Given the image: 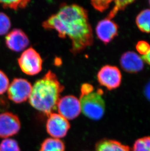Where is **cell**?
<instances>
[{"label": "cell", "mask_w": 150, "mask_h": 151, "mask_svg": "<svg viewBox=\"0 0 150 151\" xmlns=\"http://www.w3.org/2000/svg\"><path fill=\"white\" fill-rule=\"evenodd\" d=\"M40 151H65V145L60 139L47 138L42 143Z\"/></svg>", "instance_id": "14"}, {"label": "cell", "mask_w": 150, "mask_h": 151, "mask_svg": "<svg viewBox=\"0 0 150 151\" xmlns=\"http://www.w3.org/2000/svg\"><path fill=\"white\" fill-rule=\"evenodd\" d=\"M48 116L46 128L48 134L57 139L65 137L70 128L68 120L56 113H51Z\"/></svg>", "instance_id": "6"}, {"label": "cell", "mask_w": 150, "mask_h": 151, "mask_svg": "<svg viewBox=\"0 0 150 151\" xmlns=\"http://www.w3.org/2000/svg\"><path fill=\"white\" fill-rule=\"evenodd\" d=\"M21 126L20 119L16 114L10 112L0 114V138H9L17 134Z\"/></svg>", "instance_id": "9"}, {"label": "cell", "mask_w": 150, "mask_h": 151, "mask_svg": "<svg viewBox=\"0 0 150 151\" xmlns=\"http://www.w3.org/2000/svg\"><path fill=\"white\" fill-rule=\"evenodd\" d=\"M30 1H0V4H1L4 9H12L17 10L19 8L24 9L28 5Z\"/></svg>", "instance_id": "16"}, {"label": "cell", "mask_w": 150, "mask_h": 151, "mask_svg": "<svg viewBox=\"0 0 150 151\" xmlns=\"http://www.w3.org/2000/svg\"><path fill=\"white\" fill-rule=\"evenodd\" d=\"M144 93L146 98L150 101V81L146 85L145 88Z\"/></svg>", "instance_id": "24"}, {"label": "cell", "mask_w": 150, "mask_h": 151, "mask_svg": "<svg viewBox=\"0 0 150 151\" xmlns=\"http://www.w3.org/2000/svg\"><path fill=\"white\" fill-rule=\"evenodd\" d=\"M134 2V1H116L115 6L109 13L107 18L110 19L113 18L116 15L119 11L124 9L129 4Z\"/></svg>", "instance_id": "19"}, {"label": "cell", "mask_w": 150, "mask_h": 151, "mask_svg": "<svg viewBox=\"0 0 150 151\" xmlns=\"http://www.w3.org/2000/svg\"><path fill=\"white\" fill-rule=\"evenodd\" d=\"M0 151H21L17 141L11 138H6L0 143Z\"/></svg>", "instance_id": "17"}, {"label": "cell", "mask_w": 150, "mask_h": 151, "mask_svg": "<svg viewBox=\"0 0 150 151\" xmlns=\"http://www.w3.org/2000/svg\"><path fill=\"white\" fill-rule=\"evenodd\" d=\"M6 44L10 50L20 52L29 46V40L27 35L23 30L20 29H14L6 36Z\"/></svg>", "instance_id": "11"}, {"label": "cell", "mask_w": 150, "mask_h": 151, "mask_svg": "<svg viewBox=\"0 0 150 151\" xmlns=\"http://www.w3.org/2000/svg\"><path fill=\"white\" fill-rule=\"evenodd\" d=\"M120 65L125 71L129 73H136L144 67V63L141 57L132 51H127L121 56Z\"/></svg>", "instance_id": "12"}, {"label": "cell", "mask_w": 150, "mask_h": 151, "mask_svg": "<svg viewBox=\"0 0 150 151\" xmlns=\"http://www.w3.org/2000/svg\"><path fill=\"white\" fill-rule=\"evenodd\" d=\"M133 151H150V137L139 138L134 144Z\"/></svg>", "instance_id": "18"}, {"label": "cell", "mask_w": 150, "mask_h": 151, "mask_svg": "<svg viewBox=\"0 0 150 151\" xmlns=\"http://www.w3.org/2000/svg\"><path fill=\"white\" fill-rule=\"evenodd\" d=\"M79 102L81 111L93 120L101 119L105 113V105L101 90L94 91L93 86L85 83L81 86Z\"/></svg>", "instance_id": "3"}, {"label": "cell", "mask_w": 150, "mask_h": 151, "mask_svg": "<svg viewBox=\"0 0 150 151\" xmlns=\"http://www.w3.org/2000/svg\"><path fill=\"white\" fill-rule=\"evenodd\" d=\"M9 86V78L3 71L0 70V95L7 91Z\"/></svg>", "instance_id": "22"}, {"label": "cell", "mask_w": 150, "mask_h": 151, "mask_svg": "<svg viewBox=\"0 0 150 151\" xmlns=\"http://www.w3.org/2000/svg\"><path fill=\"white\" fill-rule=\"evenodd\" d=\"M96 151H131L128 146L114 140L105 139L99 141L96 147Z\"/></svg>", "instance_id": "13"}, {"label": "cell", "mask_w": 150, "mask_h": 151, "mask_svg": "<svg viewBox=\"0 0 150 151\" xmlns=\"http://www.w3.org/2000/svg\"><path fill=\"white\" fill-rule=\"evenodd\" d=\"M136 49L140 54L145 55L150 51V45L145 41H139L136 44Z\"/></svg>", "instance_id": "23"}, {"label": "cell", "mask_w": 150, "mask_h": 151, "mask_svg": "<svg viewBox=\"0 0 150 151\" xmlns=\"http://www.w3.org/2000/svg\"><path fill=\"white\" fill-rule=\"evenodd\" d=\"M32 86L27 80L23 78H15L7 89L9 99L13 102L20 104L29 99Z\"/></svg>", "instance_id": "5"}, {"label": "cell", "mask_w": 150, "mask_h": 151, "mask_svg": "<svg viewBox=\"0 0 150 151\" xmlns=\"http://www.w3.org/2000/svg\"><path fill=\"white\" fill-rule=\"evenodd\" d=\"M57 109L59 114L67 120L76 118L81 111L79 99L73 96H66L60 98L57 104Z\"/></svg>", "instance_id": "8"}, {"label": "cell", "mask_w": 150, "mask_h": 151, "mask_svg": "<svg viewBox=\"0 0 150 151\" xmlns=\"http://www.w3.org/2000/svg\"><path fill=\"white\" fill-rule=\"evenodd\" d=\"M18 64L23 73L35 76L42 70L43 60L35 50L30 47L24 50L18 59Z\"/></svg>", "instance_id": "4"}, {"label": "cell", "mask_w": 150, "mask_h": 151, "mask_svg": "<svg viewBox=\"0 0 150 151\" xmlns=\"http://www.w3.org/2000/svg\"><path fill=\"white\" fill-rule=\"evenodd\" d=\"M119 27L116 23L108 18L101 20L98 23L96 32L98 38L105 44L112 41L118 34Z\"/></svg>", "instance_id": "10"}, {"label": "cell", "mask_w": 150, "mask_h": 151, "mask_svg": "<svg viewBox=\"0 0 150 151\" xmlns=\"http://www.w3.org/2000/svg\"><path fill=\"white\" fill-rule=\"evenodd\" d=\"M136 24L141 32L150 33V9H145L139 13L136 18Z\"/></svg>", "instance_id": "15"}, {"label": "cell", "mask_w": 150, "mask_h": 151, "mask_svg": "<svg viewBox=\"0 0 150 151\" xmlns=\"http://www.w3.org/2000/svg\"><path fill=\"white\" fill-rule=\"evenodd\" d=\"M142 59L146 62V63L150 65V50L149 52L145 55L142 56Z\"/></svg>", "instance_id": "25"}, {"label": "cell", "mask_w": 150, "mask_h": 151, "mask_svg": "<svg viewBox=\"0 0 150 151\" xmlns=\"http://www.w3.org/2000/svg\"><path fill=\"white\" fill-rule=\"evenodd\" d=\"M43 27L46 30H55L61 38L68 37L73 54L79 53L93 43L88 12L78 4L62 5L57 13L43 22Z\"/></svg>", "instance_id": "1"}, {"label": "cell", "mask_w": 150, "mask_h": 151, "mask_svg": "<svg viewBox=\"0 0 150 151\" xmlns=\"http://www.w3.org/2000/svg\"><path fill=\"white\" fill-rule=\"evenodd\" d=\"M97 77L99 84L109 90L118 88L121 82V73L115 66H104L98 72Z\"/></svg>", "instance_id": "7"}, {"label": "cell", "mask_w": 150, "mask_h": 151, "mask_svg": "<svg viewBox=\"0 0 150 151\" xmlns=\"http://www.w3.org/2000/svg\"><path fill=\"white\" fill-rule=\"evenodd\" d=\"M11 27V22L9 17L4 13L0 12V35L8 32Z\"/></svg>", "instance_id": "20"}, {"label": "cell", "mask_w": 150, "mask_h": 151, "mask_svg": "<svg viewBox=\"0 0 150 151\" xmlns=\"http://www.w3.org/2000/svg\"><path fill=\"white\" fill-rule=\"evenodd\" d=\"M112 1H92L91 4L94 9L102 12L109 7Z\"/></svg>", "instance_id": "21"}, {"label": "cell", "mask_w": 150, "mask_h": 151, "mask_svg": "<svg viewBox=\"0 0 150 151\" xmlns=\"http://www.w3.org/2000/svg\"><path fill=\"white\" fill-rule=\"evenodd\" d=\"M64 88L57 76L49 70L32 86L29 99L30 105L39 111L49 115L57 109Z\"/></svg>", "instance_id": "2"}, {"label": "cell", "mask_w": 150, "mask_h": 151, "mask_svg": "<svg viewBox=\"0 0 150 151\" xmlns=\"http://www.w3.org/2000/svg\"><path fill=\"white\" fill-rule=\"evenodd\" d=\"M149 4H150V1H149Z\"/></svg>", "instance_id": "26"}]
</instances>
